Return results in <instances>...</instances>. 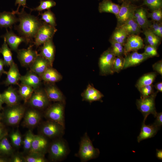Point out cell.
I'll list each match as a JSON object with an SVG mask.
<instances>
[{
    "instance_id": "cell-42",
    "label": "cell",
    "mask_w": 162,
    "mask_h": 162,
    "mask_svg": "<svg viewBox=\"0 0 162 162\" xmlns=\"http://www.w3.org/2000/svg\"><path fill=\"white\" fill-rule=\"evenodd\" d=\"M24 156L25 162H46L45 155L35 153H28Z\"/></svg>"
},
{
    "instance_id": "cell-2",
    "label": "cell",
    "mask_w": 162,
    "mask_h": 162,
    "mask_svg": "<svg viewBox=\"0 0 162 162\" xmlns=\"http://www.w3.org/2000/svg\"><path fill=\"white\" fill-rule=\"evenodd\" d=\"M26 111L25 107L20 104L13 106H8L2 113V119L8 125L16 126L19 124L23 118Z\"/></svg>"
},
{
    "instance_id": "cell-1",
    "label": "cell",
    "mask_w": 162,
    "mask_h": 162,
    "mask_svg": "<svg viewBox=\"0 0 162 162\" xmlns=\"http://www.w3.org/2000/svg\"><path fill=\"white\" fill-rule=\"evenodd\" d=\"M16 14L18 15L20 22L18 29L29 42L34 38L42 23L37 17L26 13L24 8Z\"/></svg>"
},
{
    "instance_id": "cell-62",
    "label": "cell",
    "mask_w": 162,
    "mask_h": 162,
    "mask_svg": "<svg viewBox=\"0 0 162 162\" xmlns=\"http://www.w3.org/2000/svg\"></svg>"
},
{
    "instance_id": "cell-27",
    "label": "cell",
    "mask_w": 162,
    "mask_h": 162,
    "mask_svg": "<svg viewBox=\"0 0 162 162\" xmlns=\"http://www.w3.org/2000/svg\"><path fill=\"white\" fill-rule=\"evenodd\" d=\"M18 21V19L12 12L4 11L0 13V27L12 28V25Z\"/></svg>"
},
{
    "instance_id": "cell-31",
    "label": "cell",
    "mask_w": 162,
    "mask_h": 162,
    "mask_svg": "<svg viewBox=\"0 0 162 162\" xmlns=\"http://www.w3.org/2000/svg\"><path fill=\"white\" fill-rule=\"evenodd\" d=\"M157 76L155 72H149L141 76L137 80L135 86L138 89L143 86L152 84Z\"/></svg>"
},
{
    "instance_id": "cell-13",
    "label": "cell",
    "mask_w": 162,
    "mask_h": 162,
    "mask_svg": "<svg viewBox=\"0 0 162 162\" xmlns=\"http://www.w3.org/2000/svg\"><path fill=\"white\" fill-rule=\"evenodd\" d=\"M144 46L142 39L139 35L128 36L124 45V56L131 51H137L142 49Z\"/></svg>"
},
{
    "instance_id": "cell-6",
    "label": "cell",
    "mask_w": 162,
    "mask_h": 162,
    "mask_svg": "<svg viewBox=\"0 0 162 162\" xmlns=\"http://www.w3.org/2000/svg\"><path fill=\"white\" fill-rule=\"evenodd\" d=\"M57 31L55 27L43 22L34 37V45L38 47L52 39Z\"/></svg>"
},
{
    "instance_id": "cell-52",
    "label": "cell",
    "mask_w": 162,
    "mask_h": 162,
    "mask_svg": "<svg viewBox=\"0 0 162 162\" xmlns=\"http://www.w3.org/2000/svg\"><path fill=\"white\" fill-rule=\"evenodd\" d=\"M26 0H16L15 2V5L18 4V7L16 11H12L15 14L19 12V9L20 7L22 6L23 7V8H27L28 7L26 6Z\"/></svg>"
},
{
    "instance_id": "cell-9",
    "label": "cell",
    "mask_w": 162,
    "mask_h": 162,
    "mask_svg": "<svg viewBox=\"0 0 162 162\" xmlns=\"http://www.w3.org/2000/svg\"><path fill=\"white\" fill-rule=\"evenodd\" d=\"M48 151L50 159L56 161L62 160L66 156L68 149L65 142L62 140H58L49 146Z\"/></svg>"
},
{
    "instance_id": "cell-40",
    "label": "cell",
    "mask_w": 162,
    "mask_h": 162,
    "mask_svg": "<svg viewBox=\"0 0 162 162\" xmlns=\"http://www.w3.org/2000/svg\"><path fill=\"white\" fill-rule=\"evenodd\" d=\"M12 144L15 148H18L22 145L21 135L18 130L12 131L10 135Z\"/></svg>"
},
{
    "instance_id": "cell-60",
    "label": "cell",
    "mask_w": 162,
    "mask_h": 162,
    "mask_svg": "<svg viewBox=\"0 0 162 162\" xmlns=\"http://www.w3.org/2000/svg\"><path fill=\"white\" fill-rule=\"evenodd\" d=\"M2 114L0 112V122L1 120L2 119Z\"/></svg>"
},
{
    "instance_id": "cell-43",
    "label": "cell",
    "mask_w": 162,
    "mask_h": 162,
    "mask_svg": "<svg viewBox=\"0 0 162 162\" xmlns=\"http://www.w3.org/2000/svg\"><path fill=\"white\" fill-rule=\"evenodd\" d=\"M124 62V58L123 56L116 57L112 69L113 74L115 72L118 73L123 69Z\"/></svg>"
},
{
    "instance_id": "cell-35",
    "label": "cell",
    "mask_w": 162,
    "mask_h": 162,
    "mask_svg": "<svg viewBox=\"0 0 162 162\" xmlns=\"http://www.w3.org/2000/svg\"><path fill=\"white\" fill-rule=\"evenodd\" d=\"M145 36L147 44L157 48L161 43V38L154 34L149 28L143 30L142 32Z\"/></svg>"
},
{
    "instance_id": "cell-49",
    "label": "cell",
    "mask_w": 162,
    "mask_h": 162,
    "mask_svg": "<svg viewBox=\"0 0 162 162\" xmlns=\"http://www.w3.org/2000/svg\"><path fill=\"white\" fill-rule=\"evenodd\" d=\"M10 162H25L24 156L20 154H13L10 158Z\"/></svg>"
},
{
    "instance_id": "cell-17",
    "label": "cell",
    "mask_w": 162,
    "mask_h": 162,
    "mask_svg": "<svg viewBox=\"0 0 162 162\" xmlns=\"http://www.w3.org/2000/svg\"><path fill=\"white\" fill-rule=\"evenodd\" d=\"M24 124L26 127L33 128L36 126L41 119L40 113L35 109L26 111L24 117Z\"/></svg>"
},
{
    "instance_id": "cell-14",
    "label": "cell",
    "mask_w": 162,
    "mask_h": 162,
    "mask_svg": "<svg viewBox=\"0 0 162 162\" xmlns=\"http://www.w3.org/2000/svg\"><path fill=\"white\" fill-rule=\"evenodd\" d=\"M17 52L18 60L23 66H30L38 55L31 46L27 49L18 50Z\"/></svg>"
},
{
    "instance_id": "cell-28",
    "label": "cell",
    "mask_w": 162,
    "mask_h": 162,
    "mask_svg": "<svg viewBox=\"0 0 162 162\" xmlns=\"http://www.w3.org/2000/svg\"><path fill=\"white\" fill-rule=\"evenodd\" d=\"M44 91L50 101L63 103L64 96L62 92L53 85L47 86Z\"/></svg>"
},
{
    "instance_id": "cell-26",
    "label": "cell",
    "mask_w": 162,
    "mask_h": 162,
    "mask_svg": "<svg viewBox=\"0 0 162 162\" xmlns=\"http://www.w3.org/2000/svg\"><path fill=\"white\" fill-rule=\"evenodd\" d=\"M120 7V5L113 2L111 0H103L99 3L98 10L100 13H110L114 14L116 16Z\"/></svg>"
},
{
    "instance_id": "cell-54",
    "label": "cell",
    "mask_w": 162,
    "mask_h": 162,
    "mask_svg": "<svg viewBox=\"0 0 162 162\" xmlns=\"http://www.w3.org/2000/svg\"><path fill=\"white\" fill-rule=\"evenodd\" d=\"M4 63L3 60L0 58V78L3 74H6L7 72L4 70Z\"/></svg>"
},
{
    "instance_id": "cell-61",
    "label": "cell",
    "mask_w": 162,
    "mask_h": 162,
    "mask_svg": "<svg viewBox=\"0 0 162 162\" xmlns=\"http://www.w3.org/2000/svg\"><path fill=\"white\" fill-rule=\"evenodd\" d=\"M118 2H122L123 1V0H117Z\"/></svg>"
},
{
    "instance_id": "cell-59",
    "label": "cell",
    "mask_w": 162,
    "mask_h": 162,
    "mask_svg": "<svg viewBox=\"0 0 162 162\" xmlns=\"http://www.w3.org/2000/svg\"><path fill=\"white\" fill-rule=\"evenodd\" d=\"M124 0L127 1L132 3L133 2L139 1L140 0H123V1Z\"/></svg>"
},
{
    "instance_id": "cell-7",
    "label": "cell",
    "mask_w": 162,
    "mask_h": 162,
    "mask_svg": "<svg viewBox=\"0 0 162 162\" xmlns=\"http://www.w3.org/2000/svg\"><path fill=\"white\" fill-rule=\"evenodd\" d=\"M44 116L48 120L60 124L64 127V107L62 102H57L49 107Z\"/></svg>"
},
{
    "instance_id": "cell-41",
    "label": "cell",
    "mask_w": 162,
    "mask_h": 162,
    "mask_svg": "<svg viewBox=\"0 0 162 162\" xmlns=\"http://www.w3.org/2000/svg\"><path fill=\"white\" fill-rule=\"evenodd\" d=\"M109 40L111 44V49L116 57L123 56L124 55L123 45L114 41Z\"/></svg>"
},
{
    "instance_id": "cell-23",
    "label": "cell",
    "mask_w": 162,
    "mask_h": 162,
    "mask_svg": "<svg viewBox=\"0 0 162 162\" xmlns=\"http://www.w3.org/2000/svg\"><path fill=\"white\" fill-rule=\"evenodd\" d=\"M147 13L144 8L137 7L134 15V19L143 30L148 28L150 24V22L147 18Z\"/></svg>"
},
{
    "instance_id": "cell-55",
    "label": "cell",
    "mask_w": 162,
    "mask_h": 162,
    "mask_svg": "<svg viewBox=\"0 0 162 162\" xmlns=\"http://www.w3.org/2000/svg\"><path fill=\"white\" fill-rule=\"evenodd\" d=\"M157 89V91L161 92H162V82H160L156 83L154 86Z\"/></svg>"
},
{
    "instance_id": "cell-24",
    "label": "cell",
    "mask_w": 162,
    "mask_h": 162,
    "mask_svg": "<svg viewBox=\"0 0 162 162\" xmlns=\"http://www.w3.org/2000/svg\"><path fill=\"white\" fill-rule=\"evenodd\" d=\"M83 100L90 103L100 101L104 96L103 94L93 86L89 84L81 94Z\"/></svg>"
},
{
    "instance_id": "cell-53",
    "label": "cell",
    "mask_w": 162,
    "mask_h": 162,
    "mask_svg": "<svg viewBox=\"0 0 162 162\" xmlns=\"http://www.w3.org/2000/svg\"><path fill=\"white\" fill-rule=\"evenodd\" d=\"M8 135V132L4 125L0 122V139Z\"/></svg>"
},
{
    "instance_id": "cell-57",
    "label": "cell",
    "mask_w": 162,
    "mask_h": 162,
    "mask_svg": "<svg viewBox=\"0 0 162 162\" xmlns=\"http://www.w3.org/2000/svg\"><path fill=\"white\" fill-rule=\"evenodd\" d=\"M10 162V158L7 157L0 156V162Z\"/></svg>"
},
{
    "instance_id": "cell-25",
    "label": "cell",
    "mask_w": 162,
    "mask_h": 162,
    "mask_svg": "<svg viewBox=\"0 0 162 162\" xmlns=\"http://www.w3.org/2000/svg\"><path fill=\"white\" fill-rule=\"evenodd\" d=\"M9 67L4 83L6 86L17 84L21 76L18 67L14 62Z\"/></svg>"
},
{
    "instance_id": "cell-18",
    "label": "cell",
    "mask_w": 162,
    "mask_h": 162,
    "mask_svg": "<svg viewBox=\"0 0 162 162\" xmlns=\"http://www.w3.org/2000/svg\"><path fill=\"white\" fill-rule=\"evenodd\" d=\"M55 50V46L52 39L44 43L40 50L39 55L48 61L51 67L52 66L54 60Z\"/></svg>"
},
{
    "instance_id": "cell-29",
    "label": "cell",
    "mask_w": 162,
    "mask_h": 162,
    "mask_svg": "<svg viewBox=\"0 0 162 162\" xmlns=\"http://www.w3.org/2000/svg\"><path fill=\"white\" fill-rule=\"evenodd\" d=\"M118 27L123 29L128 36L133 34L139 35L142 32L141 28L134 19V17L128 20L124 24Z\"/></svg>"
},
{
    "instance_id": "cell-5",
    "label": "cell",
    "mask_w": 162,
    "mask_h": 162,
    "mask_svg": "<svg viewBox=\"0 0 162 162\" xmlns=\"http://www.w3.org/2000/svg\"><path fill=\"white\" fill-rule=\"evenodd\" d=\"M116 56L110 47L100 55L98 62L100 74L102 76L113 74L112 67Z\"/></svg>"
},
{
    "instance_id": "cell-20",
    "label": "cell",
    "mask_w": 162,
    "mask_h": 162,
    "mask_svg": "<svg viewBox=\"0 0 162 162\" xmlns=\"http://www.w3.org/2000/svg\"><path fill=\"white\" fill-rule=\"evenodd\" d=\"M41 80L39 76L30 70L25 75L21 76L20 81L21 82V84L30 86L35 90L39 87Z\"/></svg>"
},
{
    "instance_id": "cell-36",
    "label": "cell",
    "mask_w": 162,
    "mask_h": 162,
    "mask_svg": "<svg viewBox=\"0 0 162 162\" xmlns=\"http://www.w3.org/2000/svg\"><path fill=\"white\" fill-rule=\"evenodd\" d=\"M34 90L32 87L25 85L20 86L18 93L25 103L28 102Z\"/></svg>"
},
{
    "instance_id": "cell-11",
    "label": "cell",
    "mask_w": 162,
    "mask_h": 162,
    "mask_svg": "<svg viewBox=\"0 0 162 162\" xmlns=\"http://www.w3.org/2000/svg\"><path fill=\"white\" fill-rule=\"evenodd\" d=\"M50 101L44 90L38 89L34 90L28 101L32 107L40 110L46 107Z\"/></svg>"
},
{
    "instance_id": "cell-58",
    "label": "cell",
    "mask_w": 162,
    "mask_h": 162,
    "mask_svg": "<svg viewBox=\"0 0 162 162\" xmlns=\"http://www.w3.org/2000/svg\"><path fill=\"white\" fill-rule=\"evenodd\" d=\"M3 104H4V103L2 99L1 94L0 93V110L3 109L2 106Z\"/></svg>"
},
{
    "instance_id": "cell-45",
    "label": "cell",
    "mask_w": 162,
    "mask_h": 162,
    "mask_svg": "<svg viewBox=\"0 0 162 162\" xmlns=\"http://www.w3.org/2000/svg\"><path fill=\"white\" fill-rule=\"evenodd\" d=\"M143 5L152 10L162 8V0H143Z\"/></svg>"
},
{
    "instance_id": "cell-37",
    "label": "cell",
    "mask_w": 162,
    "mask_h": 162,
    "mask_svg": "<svg viewBox=\"0 0 162 162\" xmlns=\"http://www.w3.org/2000/svg\"><path fill=\"white\" fill-rule=\"evenodd\" d=\"M35 135L31 130H29L26 133L22 140V145L24 151L28 153L30 151L34 139Z\"/></svg>"
},
{
    "instance_id": "cell-56",
    "label": "cell",
    "mask_w": 162,
    "mask_h": 162,
    "mask_svg": "<svg viewBox=\"0 0 162 162\" xmlns=\"http://www.w3.org/2000/svg\"><path fill=\"white\" fill-rule=\"evenodd\" d=\"M156 157L159 159L162 160V150L156 149Z\"/></svg>"
},
{
    "instance_id": "cell-50",
    "label": "cell",
    "mask_w": 162,
    "mask_h": 162,
    "mask_svg": "<svg viewBox=\"0 0 162 162\" xmlns=\"http://www.w3.org/2000/svg\"><path fill=\"white\" fill-rule=\"evenodd\" d=\"M153 70L157 73L162 75V60H160L152 65Z\"/></svg>"
},
{
    "instance_id": "cell-34",
    "label": "cell",
    "mask_w": 162,
    "mask_h": 162,
    "mask_svg": "<svg viewBox=\"0 0 162 162\" xmlns=\"http://www.w3.org/2000/svg\"><path fill=\"white\" fill-rule=\"evenodd\" d=\"M4 43L0 48V53L3 56L4 65L10 66L14 62L10 49L8 47L5 39L4 38Z\"/></svg>"
},
{
    "instance_id": "cell-47",
    "label": "cell",
    "mask_w": 162,
    "mask_h": 162,
    "mask_svg": "<svg viewBox=\"0 0 162 162\" xmlns=\"http://www.w3.org/2000/svg\"><path fill=\"white\" fill-rule=\"evenodd\" d=\"M147 16L150 18L153 21L161 22L162 20V8L152 10L151 13L147 14Z\"/></svg>"
},
{
    "instance_id": "cell-21",
    "label": "cell",
    "mask_w": 162,
    "mask_h": 162,
    "mask_svg": "<svg viewBox=\"0 0 162 162\" xmlns=\"http://www.w3.org/2000/svg\"><path fill=\"white\" fill-rule=\"evenodd\" d=\"M4 38L11 49L16 51L18 50L19 46L22 43L28 42L24 37L18 36L12 32L7 30L4 36Z\"/></svg>"
},
{
    "instance_id": "cell-15",
    "label": "cell",
    "mask_w": 162,
    "mask_h": 162,
    "mask_svg": "<svg viewBox=\"0 0 162 162\" xmlns=\"http://www.w3.org/2000/svg\"><path fill=\"white\" fill-rule=\"evenodd\" d=\"M123 69L140 64L150 57L144 52L139 53L137 51L129 53L125 56Z\"/></svg>"
},
{
    "instance_id": "cell-38",
    "label": "cell",
    "mask_w": 162,
    "mask_h": 162,
    "mask_svg": "<svg viewBox=\"0 0 162 162\" xmlns=\"http://www.w3.org/2000/svg\"><path fill=\"white\" fill-rule=\"evenodd\" d=\"M41 20L44 22L53 26H56V17L54 14L50 9L40 14Z\"/></svg>"
},
{
    "instance_id": "cell-46",
    "label": "cell",
    "mask_w": 162,
    "mask_h": 162,
    "mask_svg": "<svg viewBox=\"0 0 162 162\" xmlns=\"http://www.w3.org/2000/svg\"><path fill=\"white\" fill-rule=\"evenodd\" d=\"M138 90L140 93L141 98L147 97L154 92V86L152 84L143 86Z\"/></svg>"
},
{
    "instance_id": "cell-33",
    "label": "cell",
    "mask_w": 162,
    "mask_h": 162,
    "mask_svg": "<svg viewBox=\"0 0 162 162\" xmlns=\"http://www.w3.org/2000/svg\"><path fill=\"white\" fill-rule=\"evenodd\" d=\"M128 36L123 29L120 27H116L109 40L119 43L124 45Z\"/></svg>"
},
{
    "instance_id": "cell-16",
    "label": "cell",
    "mask_w": 162,
    "mask_h": 162,
    "mask_svg": "<svg viewBox=\"0 0 162 162\" xmlns=\"http://www.w3.org/2000/svg\"><path fill=\"white\" fill-rule=\"evenodd\" d=\"M1 96L4 103L8 106L19 104L21 99L16 89L11 86H9L1 94Z\"/></svg>"
},
{
    "instance_id": "cell-10",
    "label": "cell",
    "mask_w": 162,
    "mask_h": 162,
    "mask_svg": "<svg viewBox=\"0 0 162 162\" xmlns=\"http://www.w3.org/2000/svg\"><path fill=\"white\" fill-rule=\"evenodd\" d=\"M137 7L132 3L124 0L120 5L118 13L116 16L117 21V27L121 26L128 20L133 18L135 11Z\"/></svg>"
},
{
    "instance_id": "cell-30",
    "label": "cell",
    "mask_w": 162,
    "mask_h": 162,
    "mask_svg": "<svg viewBox=\"0 0 162 162\" xmlns=\"http://www.w3.org/2000/svg\"><path fill=\"white\" fill-rule=\"evenodd\" d=\"M41 80L49 83H54L60 81L62 76L57 70L52 68L49 67L40 76Z\"/></svg>"
},
{
    "instance_id": "cell-48",
    "label": "cell",
    "mask_w": 162,
    "mask_h": 162,
    "mask_svg": "<svg viewBox=\"0 0 162 162\" xmlns=\"http://www.w3.org/2000/svg\"><path fill=\"white\" fill-rule=\"evenodd\" d=\"M144 52L150 58L159 56L157 48L156 47L147 44L144 46Z\"/></svg>"
},
{
    "instance_id": "cell-4",
    "label": "cell",
    "mask_w": 162,
    "mask_h": 162,
    "mask_svg": "<svg viewBox=\"0 0 162 162\" xmlns=\"http://www.w3.org/2000/svg\"><path fill=\"white\" fill-rule=\"evenodd\" d=\"M158 92L157 91L147 97L136 100V104L137 109L143 116V122H145L149 114H152L155 117L157 112L155 107V100Z\"/></svg>"
},
{
    "instance_id": "cell-44",
    "label": "cell",
    "mask_w": 162,
    "mask_h": 162,
    "mask_svg": "<svg viewBox=\"0 0 162 162\" xmlns=\"http://www.w3.org/2000/svg\"><path fill=\"white\" fill-rule=\"evenodd\" d=\"M148 28L159 38H162V24L161 22L153 21L152 23L150 22V24Z\"/></svg>"
},
{
    "instance_id": "cell-51",
    "label": "cell",
    "mask_w": 162,
    "mask_h": 162,
    "mask_svg": "<svg viewBox=\"0 0 162 162\" xmlns=\"http://www.w3.org/2000/svg\"><path fill=\"white\" fill-rule=\"evenodd\" d=\"M156 118L153 124L159 128L162 125V113L157 112L155 117Z\"/></svg>"
},
{
    "instance_id": "cell-8",
    "label": "cell",
    "mask_w": 162,
    "mask_h": 162,
    "mask_svg": "<svg viewBox=\"0 0 162 162\" xmlns=\"http://www.w3.org/2000/svg\"><path fill=\"white\" fill-rule=\"evenodd\" d=\"M64 127L58 123L47 120L40 126V134L46 137L53 138L62 135Z\"/></svg>"
},
{
    "instance_id": "cell-19",
    "label": "cell",
    "mask_w": 162,
    "mask_h": 162,
    "mask_svg": "<svg viewBox=\"0 0 162 162\" xmlns=\"http://www.w3.org/2000/svg\"><path fill=\"white\" fill-rule=\"evenodd\" d=\"M51 66L48 61L38 54L30 65V70L40 77Z\"/></svg>"
},
{
    "instance_id": "cell-32",
    "label": "cell",
    "mask_w": 162,
    "mask_h": 162,
    "mask_svg": "<svg viewBox=\"0 0 162 162\" xmlns=\"http://www.w3.org/2000/svg\"><path fill=\"white\" fill-rule=\"evenodd\" d=\"M12 147L8 140L7 135L0 139V156L8 157L13 154Z\"/></svg>"
},
{
    "instance_id": "cell-22",
    "label": "cell",
    "mask_w": 162,
    "mask_h": 162,
    "mask_svg": "<svg viewBox=\"0 0 162 162\" xmlns=\"http://www.w3.org/2000/svg\"><path fill=\"white\" fill-rule=\"evenodd\" d=\"M159 128L154 125L152 124L146 125L145 122L142 123L140 133L137 137V141L138 142L141 141L154 137L157 133Z\"/></svg>"
},
{
    "instance_id": "cell-12",
    "label": "cell",
    "mask_w": 162,
    "mask_h": 162,
    "mask_svg": "<svg viewBox=\"0 0 162 162\" xmlns=\"http://www.w3.org/2000/svg\"><path fill=\"white\" fill-rule=\"evenodd\" d=\"M49 146L46 137L40 134L35 135L28 153H35L45 155L48 151Z\"/></svg>"
},
{
    "instance_id": "cell-39",
    "label": "cell",
    "mask_w": 162,
    "mask_h": 162,
    "mask_svg": "<svg viewBox=\"0 0 162 162\" xmlns=\"http://www.w3.org/2000/svg\"><path fill=\"white\" fill-rule=\"evenodd\" d=\"M56 5V3L53 0H40V4L34 9H31V11H37L39 12L45 10H49Z\"/></svg>"
},
{
    "instance_id": "cell-3",
    "label": "cell",
    "mask_w": 162,
    "mask_h": 162,
    "mask_svg": "<svg viewBox=\"0 0 162 162\" xmlns=\"http://www.w3.org/2000/svg\"><path fill=\"white\" fill-rule=\"evenodd\" d=\"M100 152L94 147L92 141L86 133L82 138L80 143L78 155L82 161H86L97 158Z\"/></svg>"
}]
</instances>
